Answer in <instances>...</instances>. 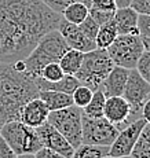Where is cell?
<instances>
[{
	"instance_id": "obj_12",
	"label": "cell",
	"mask_w": 150,
	"mask_h": 158,
	"mask_svg": "<svg viewBox=\"0 0 150 158\" xmlns=\"http://www.w3.org/2000/svg\"><path fill=\"white\" fill-rule=\"evenodd\" d=\"M131 105L123 95L109 96L105 102L103 117L114 124L118 129H123L131 123Z\"/></svg>"
},
{
	"instance_id": "obj_31",
	"label": "cell",
	"mask_w": 150,
	"mask_h": 158,
	"mask_svg": "<svg viewBox=\"0 0 150 158\" xmlns=\"http://www.w3.org/2000/svg\"><path fill=\"white\" fill-rule=\"evenodd\" d=\"M44 4H47L48 7L51 8V10L57 11V13L62 14V11L65 10V7L68 4H70V3L73 2H77V0H41ZM83 2V0H81Z\"/></svg>"
},
{
	"instance_id": "obj_40",
	"label": "cell",
	"mask_w": 150,
	"mask_h": 158,
	"mask_svg": "<svg viewBox=\"0 0 150 158\" xmlns=\"http://www.w3.org/2000/svg\"><path fill=\"white\" fill-rule=\"evenodd\" d=\"M83 3H84L85 6H87L88 8H90V4H91V0H83Z\"/></svg>"
},
{
	"instance_id": "obj_19",
	"label": "cell",
	"mask_w": 150,
	"mask_h": 158,
	"mask_svg": "<svg viewBox=\"0 0 150 158\" xmlns=\"http://www.w3.org/2000/svg\"><path fill=\"white\" fill-rule=\"evenodd\" d=\"M88 14H90V8L81 0H77V2H73L66 6L65 10L62 11V18L70 23L80 25L83 21L88 17Z\"/></svg>"
},
{
	"instance_id": "obj_21",
	"label": "cell",
	"mask_w": 150,
	"mask_h": 158,
	"mask_svg": "<svg viewBox=\"0 0 150 158\" xmlns=\"http://www.w3.org/2000/svg\"><path fill=\"white\" fill-rule=\"evenodd\" d=\"M117 36H118V32H117V28H116V23L113 19L103 23V25H101L99 30H98V35L95 37L96 48H103V50H106V48L116 40Z\"/></svg>"
},
{
	"instance_id": "obj_20",
	"label": "cell",
	"mask_w": 150,
	"mask_h": 158,
	"mask_svg": "<svg viewBox=\"0 0 150 158\" xmlns=\"http://www.w3.org/2000/svg\"><path fill=\"white\" fill-rule=\"evenodd\" d=\"M83 58H84V52H81L79 50L69 48L59 59V65L62 68V70L65 72V74L75 76L79 69H80V66L83 63Z\"/></svg>"
},
{
	"instance_id": "obj_24",
	"label": "cell",
	"mask_w": 150,
	"mask_h": 158,
	"mask_svg": "<svg viewBox=\"0 0 150 158\" xmlns=\"http://www.w3.org/2000/svg\"><path fill=\"white\" fill-rule=\"evenodd\" d=\"M105 102L106 96L101 89L94 91V95L91 98L90 103L85 106L83 110V114L87 117H103V110H105Z\"/></svg>"
},
{
	"instance_id": "obj_16",
	"label": "cell",
	"mask_w": 150,
	"mask_h": 158,
	"mask_svg": "<svg viewBox=\"0 0 150 158\" xmlns=\"http://www.w3.org/2000/svg\"><path fill=\"white\" fill-rule=\"evenodd\" d=\"M138 18L139 14L132 7L117 8L113 17L118 35H139L138 29Z\"/></svg>"
},
{
	"instance_id": "obj_30",
	"label": "cell",
	"mask_w": 150,
	"mask_h": 158,
	"mask_svg": "<svg viewBox=\"0 0 150 158\" xmlns=\"http://www.w3.org/2000/svg\"><path fill=\"white\" fill-rule=\"evenodd\" d=\"M138 29L140 37H150V15L139 14L138 18Z\"/></svg>"
},
{
	"instance_id": "obj_38",
	"label": "cell",
	"mask_w": 150,
	"mask_h": 158,
	"mask_svg": "<svg viewBox=\"0 0 150 158\" xmlns=\"http://www.w3.org/2000/svg\"><path fill=\"white\" fill-rule=\"evenodd\" d=\"M15 158H36L35 153H24V154H17Z\"/></svg>"
},
{
	"instance_id": "obj_6",
	"label": "cell",
	"mask_w": 150,
	"mask_h": 158,
	"mask_svg": "<svg viewBox=\"0 0 150 158\" xmlns=\"http://www.w3.org/2000/svg\"><path fill=\"white\" fill-rule=\"evenodd\" d=\"M47 123L59 131L75 148L83 143V110L80 107L72 105L50 111Z\"/></svg>"
},
{
	"instance_id": "obj_17",
	"label": "cell",
	"mask_w": 150,
	"mask_h": 158,
	"mask_svg": "<svg viewBox=\"0 0 150 158\" xmlns=\"http://www.w3.org/2000/svg\"><path fill=\"white\" fill-rule=\"evenodd\" d=\"M33 80H35L36 85L40 91H59V92L70 94V95L80 85V81L76 78V76L72 74H65L58 81H47L41 77H36Z\"/></svg>"
},
{
	"instance_id": "obj_13",
	"label": "cell",
	"mask_w": 150,
	"mask_h": 158,
	"mask_svg": "<svg viewBox=\"0 0 150 158\" xmlns=\"http://www.w3.org/2000/svg\"><path fill=\"white\" fill-rule=\"evenodd\" d=\"M58 30L63 36V39H65L66 44L69 45V48L79 50L81 52H88V51H92L96 48L95 40L88 37L80 29V26L75 25V23H70L66 19H63V18L61 19Z\"/></svg>"
},
{
	"instance_id": "obj_39",
	"label": "cell",
	"mask_w": 150,
	"mask_h": 158,
	"mask_svg": "<svg viewBox=\"0 0 150 158\" xmlns=\"http://www.w3.org/2000/svg\"><path fill=\"white\" fill-rule=\"evenodd\" d=\"M143 40V45H145V50L150 51V37H142Z\"/></svg>"
},
{
	"instance_id": "obj_36",
	"label": "cell",
	"mask_w": 150,
	"mask_h": 158,
	"mask_svg": "<svg viewBox=\"0 0 150 158\" xmlns=\"http://www.w3.org/2000/svg\"><path fill=\"white\" fill-rule=\"evenodd\" d=\"M142 117L146 120V123L150 124V98L145 102V105L142 107Z\"/></svg>"
},
{
	"instance_id": "obj_14",
	"label": "cell",
	"mask_w": 150,
	"mask_h": 158,
	"mask_svg": "<svg viewBox=\"0 0 150 158\" xmlns=\"http://www.w3.org/2000/svg\"><path fill=\"white\" fill-rule=\"evenodd\" d=\"M48 114H50L48 107L37 96V98H33L30 101H28L22 106L19 113V120L24 124H26V125L32 127V128H37V127L47 123Z\"/></svg>"
},
{
	"instance_id": "obj_37",
	"label": "cell",
	"mask_w": 150,
	"mask_h": 158,
	"mask_svg": "<svg viewBox=\"0 0 150 158\" xmlns=\"http://www.w3.org/2000/svg\"><path fill=\"white\" fill-rule=\"evenodd\" d=\"M114 2H116L117 8H123V7H130L134 0H114Z\"/></svg>"
},
{
	"instance_id": "obj_18",
	"label": "cell",
	"mask_w": 150,
	"mask_h": 158,
	"mask_svg": "<svg viewBox=\"0 0 150 158\" xmlns=\"http://www.w3.org/2000/svg\"><path fill=\"white\" fill-rule=\"evenodd\" d=\"M39 98L45 103L50 111L61 110L73 105V98L70 94L59 92V91H40Z\"/></svg>"
},
{
	"instance_id": "obj_11",
	"label": "cell",
	"mask_w": 150,
	"mask_h": 158,
	"mask_svg": "<svg viewBox=\"0 0 150 158\" xmlns=\"http://www.w3.org/2000/svg\"><path fill=\"white\" fill-rule=\"evenodd\" d=\"M39 133V138L41 140L43 147L51 148V150L57 151V153L62 154L66 158H72L75 153V147L68 142V139L62 135L58 129H55L51 124L45 123L43 125L36 128Z\"/></svg>"
},
{
	"instance_id": "obj_32",
	"label": "cell",
	"mask_w": 150,
	"mask_h": 158,
	"mask_svg": "<svg viewBox=\"0 0 150 158\" xmlns=\"http://www.w3.org/2000/svg\"><path fill=\"white\" fill-rule=\"evenodd\" d=\"M99 8V10H109V11H116L117 6H116L114 0H91L90 8Z\"/></svg>"
},
{
	"instance_id": "obj_27",
	"label": "cell",
	"mask_w": 150,
	"mask_h": 158,
	"mask_svg": "<svg viewBox=\"0 0 150 158\" xmlns=\"http://www.w3.org/2000/svg\"><path fill=\"white\" fill-rule=\"evenodd\" d=\"M135 69L138 70V73L150 84V51L149 50L143 51V54L140 55L139 60H138Z\"/></svg>"
},
{
	"instance_id": "obj_5",
	"label": "cell",
	"mask_w": 150,
	"mask_h": 158,
	"mask_svg": "<svg viewBox=\"0 0 150 158\" xmlns=\"http://www.w3.org/2000/svg\"><path fill=\"white\" fill-rule=\"evenodd\" d=\"M0 136L7 142L15 154L36 153L43 147L36 128L26 125L21 120L3 124L0 127Z\"/></svg>"
},
{
	"instance_id": "obj_34",
	"label": "cell",
	"mask_w": 150,
	"mask_h": 158,
	"mask_svg": "<svg viewBox=\"0 0 150 158\" xmlns=\"http://www.w3.org/2000/svg\"><path fill=\"white\" fill-rule=\"evenodd\" d=\"M35 156H36V158H66V157H63L62 154L57 153V151L51 150V148H47V147L39 148L35 153Z\"/></svg>"
},
{
	"instance_id": "obj_10",
	"label": "cell",
	"mask_w": 150,
	"mask_h": 158,
	"mask_svg": "<svg viewBox=\"0 0 150 158\" xmlns=\"http://www.w3.org/2000/svg\"><path fill=\"white\" fill-rule=\"evenodd\" d=\"M146 124L148 123H146L145 118L140 117V118H136V120L131 121L127 127L120 129L117 138L110 144V148H109L110 156L114 158L131 156L134 146H135L138 138H139L140 132L145 128Z\"/></svg>"
},
{
	"instance_id": "obj_33",
	"label": "cell",
	"mask_w": 150,
	"mask_h": 158,
	"mask_svg": "<svg viewBox=\"0 0 150 158\" xmlns=\"http://www.w3.org/2000/svg\"><path fill=\"white\" fill-rule=\"evenodd\" d=\"M131 7H132L138 14L150 15V0H134Z\"/></svg>"
},
{
	"instance_id": "obj_15",
	"label": "cell",
	"mask_w": 150,
	"mask_h": 158,
	"mask_svg": "<svg viewBox=\"0 0 150 158\" xmlns=\"http://www.w3.org/2000/svg\"><path fill=\"white\" fill-rule=\"evenodd\" d=\"M130 70L131 69H125L123 66L114 65V68L112 69V72L109 73L108 77L103 80V83L99 87V89L105 94L106 98L123 95L124 87L127 84L128 76H130Z\"/></svg>"
},
{
	"instance_id": "obj_8",
	"label": "cell",
	"mask_w": 150,
	"mask_h": 158,
	"mask_svg": "<svg viewBox=\"0 0 150 158\" xmlns=\"http://www.w3.org/2000/svg\"><path fill=\"white\" fill-rule=\"evenodd\" d=\"M118 132L120 129L105 117H87L83 114V143L110 147Z\"/></svg>"
},
{
	"instance_id": "obj_28",
	"label": "cell",
	"mask_w": 150,
	"mask_h": 158,
	"mask_svg": "<svg viewBox=\"0 0 150 158\" xmlns=\"http://www.w3.org/2000/svg\"><path fill=\"white\" fill-rule=\"evenodd\" d=\"M116 11H109V10H99V8H90V15L92 17V19L95 21L98 25H103V23L109 22L113 19Z\"/></svg>"
},
{
	"instance_id": "obj_29",
	"label": "cell",
	"mask_w": 150,
	"mask_h": 158,
	"mask_svg": "<svg viewBox=\"0 0 150 158\" xmlns=\"http://www.w3.org/2000/svg\"><path fill=\"white\" fill-rule=\"evenodd\" d=\"M79 26H80V29L88 36V37L92 39V40H95V37L98 35V30H99V25L92 19V17H91L90 14H88V17L85 18Z\"/></svg>"
},
{
	"instance_id": "obj_3",
	"label": "cell",
	"mask_w": 150,
	"mask_h": 158,
	"mask_svg": "<svg viewBox=\"0 0 150 158\" xmlns=\"http://www.w3.org/2000/svg\"><path fill=\"white\" fill-rule=\"evenodd\" d=\"M69 50L63 36L58 29L45 33L39 40L36 47L30 51L25 59H22L25 72L32 78L40 77L41 70L45 65L51 62H59L62 55Z\"/></svg>"
},
{
	"instance_id": "obj_23",
	"label": "cell",
	"mask_w": 150,
	"mask_h": 158,
	"mask_svg": "<svg viewBox=\"0 0 150 158\" xmlns=\"http://www.w3.org/2000/svg\"><path fill=\"white\" fill-rule=\"evenodd\" d=\"M109 146L81 143L77 148H75L72 158H102L109 154Z\"/></svg>"
},
{
	"instance_id": "obj_26",
	"label": "cell",
	"mask_w": 150,
	"mask_h": 158,
	"mask_svg": "<svg viewBox=\"0 0 150 158\" xmlns=\"http://www.w3.org/2000/svg\"><path fill=\"white\" fill-rule=\"evenodd\" d=\"M63 76H65V72L62 70L59 62H51L43 68L40 77L47 81H58V80H61Z\"/></svg>"
},
{
	"instance_id": "obj_25",
	"label": "cell",
	"mask_w": 150,
	"mask_h": 158,
	"mask_svg": "<svg viewBox=\"0 0 150 158\" xmlns=\"http://www.w3.org/2000/svg\"><path fill=\"white\" fill-rule=\"evenodd\" d=\"M92 95H94V91L91 89V88H88L85 85H81L80 84V85L76 88V89L73 91V94H72L73 105L77 106V107H80V109H84L85 106L90 103Z\"/></svg>"
},
{
	"instance_id": "obj_22",
	"label": "cell",
	"mask_w": 150,
	"mask_h": 158,
	"mask_svg": "<svg viewBox=\"0 0 150 158\" xmlns=\"http://www.w3.org/2000/svg\"><path fill=\"white\" fill-rule=\"evenodd\" d=\"M132 158H150V124H146L131 153Z\"/></svg>"
},
{
	"instance_id": "obj_42",
	"label": "cell",
	"mask_w": 150,
	"mask_h": 158,
	"mask_svg": "<svg viewBox=\"0 0 150 158\" xmlns=\"http://www.w3.org/2000/svg\"><path fill=\"white\" fill-rule=\"evenodd\" d=\"M118 158H132L131 156H125V157H118Z\"/></svg>"
},
{
	"instance_id": "obj_9",
	"label": "cell",
	"mask_w": 150,
	"mask_h": 158,
	"mask_svg": "<svg viewBox=\"0 0 150 158\" xmlns=\"http://www.w3.org/2000/svg\"><path fill=\"white\" fill-rule=\"evenodd\" d=\"M123 96L131 105V121L142 117V107L150 98V84L138 73L136 69H131L127 84L124 87Z\"/></svg>"
},
{
	"instance_id": "obj_35",
	"label": "cell",
	"mask_w": 150,
	"mask_h": 158,
	"mask_svg": "<svg viewBox=\"0 0 150 158\" xmlns=\"http://www.w3.org/2000/svg\"><path fill=\"white\" fill-rule=\"evenodd\" d=\"M15 156L17 154L13 151V148L0 136V158H15Z\"/></svg>"
},
{
	"instance_id": "obj_7",
	"label": "cell",
	"mask_w": 150,
	"mask_h": 158,
	"mask_svg": "<svg viewBox=\"0 0 150 158\" xmlns=\"http://www.w3.org/2000/svg\"><path fill=\"white\" fill-rule=\"evenodd\" d=\"M113 63L125 69H135L145 45L140 35H118L116 40L106 48Z\"/></svg>"
},
{
	"instance_id": "obj_41",
	"label": "cell",
	"mask_w": 150,
	"mask_h": 158,
	"mask_svg": "<svg viewBox=\"0 0 150 158\" xmlns=\"http://www.w3.org/2000/svg\"><path fill=\"white\" fill-rule=\"evenodd\" d=\"M102 158H114V157H112L110 154H108V156H105V157H102Z\"/></svg>"
},
{
	"instance_id": "obj_4",
	"label": "cell",
	"mask_w": 150,
	"mask_h": 158,
	"mask_svg": "<svg viewBox=\"0 0 150 158\" xmlns=\"http://www.w3.org/2000/svg\"><path fill=\"white\" fill-rule=\"evenodd\" d=\"M113 68H114V63L108 51L103 48H95L92 51L84 52L83 63L75 76L80 81L81 85L96 91L99 89L101 84L108 77Z\"/></svg>"
},
{
	"instance_id": "obj_2",
	"label": "cell",
	"mask_w": 150,
	"mask_h": 158,
	"mask_svg": "<svg viewBox=\"0 0 150 158\" xmlns=\"http://www.w3.org/2000/svg\"><path fill=\"white\" fill-rule=\"evenodd\" d=\"M40 89L26 72L10 62H0V127L8 121L19 120L22 106L37 98Z\"/></svg>"
},
{
	"instance_id": "obj_1",
	"label": "cell",
	"mask_w": 150,
	"mask_h": 158,
	"mask_svg": "<svg viewBox=\"0 0 150 158\" xmlns=\"http://www.w3.org/2000/svg\"><path fill=\"white\" fill-rule=\"evenodd\" d=\"M61 19L62 14L41 0H0V62L25 59Z\"/></svg>"
}]
</instances>
